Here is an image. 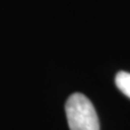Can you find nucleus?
Instances as JSON below:
<instances>
[{"mask_svg":"<svg viewBox=\"0 0 130 130\" xmlns=\"http://www.w3.org/2000/svg\"><path fill=\"white\" fill-rule=\"evenodd\" d=\"M68 127L71 130H100L95 108L83 93H73L65 104Z\"/></svg>","mask_w":130,"mask_h":130,"instance_id":"1","label":"nucleus"},{"mask_svg":"<svg viewBox=\"0 0 130 130\" xmlns=\"http://www.w3.org/2000/svg\"><path fill=\"white\" fill-rule=\"evenodd\" d=\"M115 84L117 88L124 93L126 96L130 98V73L119 72L115 77Z\"/></svg>","mask_w":130,"mask_h":130,"instance_id":"2","label":"nucleus"}]
</instances>
